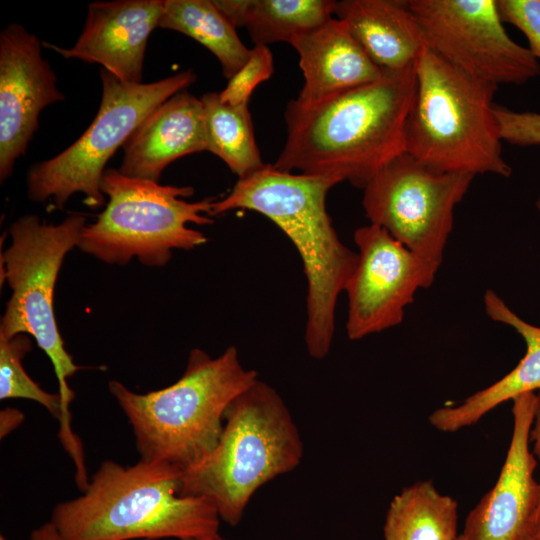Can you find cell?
<instances>
[{
	"mask_svg": "<svg viewBox=\"0 0 540 540\" xmlns=\"http://www.w3.org/2000/svg\"><path fill=\"white\" fill-rule=\"evenodd\" d=\"M416 86L413 64L315 104L291 100L285 109V145L273 166L364 189L405 152V125Z\"/></svg>",
	"mask_w": 540,
	"mask_h": 540,
	"instance_id": "obj_1",
	"label": "cell"
},
{
	"mask_svg": "<svg viewBox=\"0 0 540 540\" xmlns=\"http://www.w3.org/2000/svg\"><path fill=\"white\" fill-rule=\"evenodd\" d=\"M273 71V56L268 46L255 45L244 66L219 92L220 99L231 105H248L254 89L268 80Z\"/></svg>",
	"mask_w": 540,
	"mask_h": 540,
	"instance_id": "obj_25",
	"label": "cell"
},
{
	"mask_svg": "<svg viewBox=\"0 0 540 540\" xmlns=\"http://www.w3.org/2000/svg\"><path fill=\"white\" fill-rule=\"evenodd\" d=\"M456 540H459V539H458V537H457V539H456Z\"/></svg>",
	"mask_w": 540,
	"mask_h": 540,
	"instance_id": "obj_34",
	"label": "cell"
},
{
	"mask_svg": "<svg viewBox=\"0 0 540 540\" xmlns=\"http://www.w3.org/2000/svg\"><path fill=\"white\" fill-rule=\"evenodd\" d=\"M527 540H540V524L537 526V528L533 531V533L529 536Z\"/></svg>",
	"mask_w": 540,
	"mask_h": 540,
	"instance_id": "obj_32",
	"label": "cell"
},
{
	"mask_svg": "<svg viewBox=\"0 0 540 540\" xmlns=\"http://www.w3.org/2000/svg\"><path fill=\"white\" fill-rule=\"evenodd\" d=\"M425 47L466 74L495 85L540 75L531 51L506 32L497 0H408Z\"/></svg>",
	"mask_w": 540,
	"mask_h": 540,
	"instance_id": "obj_11",
	"label": "cell"
},
{
	"mask_svg": "<svg viewBox=\"0 0 540 540\" xmlns=\"http://www.w3.org/2000/svg\"><path fill=\"white\" fill-rule=\"evenodd\" d=\"M158 27L183 33L206 47L216 56L228 80L251 54L212 0H164Z\"/></svg>",
	"mask_w": 540,
	"mask_h": 540,
	"instance_id": "obj_22",
	"label": "cell"
},
{
	"mask_svg": "<svg viewBox=\"0 0 540 540\" xmlns=\"http://www.w3.org/2000/svg\"><path fill=\"white\" fill-rule=\"evenodd\" d=\"M338 183L332 177L265 164L238 179L224 198L213 201L210 211V216L235 209L258 212L291 240L307 280L305 344L317 360L331 349L337 300L358 262V253L341 242L326 209L327 193Z\"/></svg>",
	"mask_w": 540,
	"mask_h": 540,
	"instance_id": "obj_2",
	"label": "cell"
},
{
	"mask_svg": "<svg viewBox=\"0 0 540 540\" xmlns=\"http://www.w3.org/2000/svg\"><path fill=\"white\" fill-rule=\"evenodd\" d=\"M334 14L344 21L369 58L383 71L415 64L425 48L420 25L407 1L341 0Z\"/></svg>",
	"mask_w": 540,
	"mask_h": 540,
	"instance_id": "obj_18",
	"label": "cell"
},
{
	"mask_svg": "<svg viewBox=\"0 0 540 540\" xmlns=\"http://www.w3.org/2000/svg\"><path fill=\"white\" fill-rule=\"evenodd\" d=\"M535 409L530 430V441L533 442V454L540 459V390L535 393ZM540 482V481H539Z\"/></svg>",
	"mask_w": 540,
	"mask_h": 540,
	"instance_id": "obj_29",
	"label": "cell"
},
{
	"mask_svg": "<svg viewBox=\"0 0 540 540\" xmlns=\"http://www.w3.org/2000/svg\"><path fill=\"white\" fill-rule=\"evenodd\" d=\"M458 504L432 481L404 488L388 508L384 540H456Z\"/></svg>",
	"mask_w": 540,
	"mask_h": 540,
	"instance_id": "obj_21",
	"label": "cell"
},
{
	"mask_svg": "<svg viewBox=\"0 0 540 540\" xmlns=\"http://www.w3.org/2000/svg\"><path fill=\"white\" fill-rule=\"evenodd\" d=\"M299 55L304 85L296 99L310 105L380 79L384 72L369 58L346 23L331 18L289 43Z\"/></svg>",
	"mask_w": 540,
	"mask_h": 540,
	"instance_id": "obj_17",
	"label": "cell"
},
{
	"mask_svg": "<svg viewBox=\"0 0 540 540\" xmlns=\"http://www.w3.org/2000/svg\"><path fill=\"white\" fill-rule=\"evenodd\" d=\"M41 55L38 37L18 23L0 33V180L5 181L38 128L40 112L65 99Z\"/></svg>",
	"mask_w": 540,
	"mask_h": 540,
	"instance_id": "obj_13",
	"label": "cell"
},
{
	"mask_svg": "<svg viewBox=\"0 0 540 540\" xmlns=\"http://www.w3.org/2000/svg\"><path fill=\"white\" fill-rule=\"evenodd\" d=\"M358 262L347 281V336L359 340L399 325L419 289L434 282L440 263L413 253L384 228L354 232Z\"/></svg>",
	"mask_w": 540,
	"mask_h": 540,
	"instance_id": "obj_12",
	"label": "cell"
},
{
	"mask_svg": "<svg viewBox=\"0 0 540 540\" xmlns=\"http://www.w3.org/2000/svg\"><path fill=\"white\" fill-rule=\"evenodd\" d=\"M30 540H62L53 524L49 521L35 528Z\"/></svg>",
	"mask_w": 540,
	"mask_h": 540,
	"instance_id": "obj_30",
	"label": "cell"
},
{
	"mask_svg": "<svg viewBox=\"0 0 540 540\" xmlns=\"http://www.w3.org/2000/svg\"><path fill=\"white\" fill-rule=\"evenodd\" d=\"M123 149L120 173L159 183L171 162L207 150L201 99L186 89L176 93L149 114Z\"/></svg>",
	"mask_w": 540,
	"mask_h": 540,
	"instance_id": "obj_16",
	"label": "cell"
},
{
	"mask_svg": "<svg viewBox=\"0 0 540 540\" xmlns=\"http://www.w3.org/2000/svg\"><path fill=\"white\" fill-rule=\"evenodd\" d=\"M535 392L512 399L513 431L497 482L469 512L459 540H527L540 524V482L529 448Z\"/></svg>",
	"mask_w": 540,
	"mask_h": 540,
	"instance_id": "obj_14",
	"label": "cell"
},
{
	"mask_svg": "<svg viewBox=\"0 0 540 540\" xmlns=\"http://www.w3.org/2000/svg\"><path fill=\"white\" fill-rule=\"evenodd\" d=\"M201 101L207 151L223 160L239 179L261 169L265 163L256 143L248 105L225 103L219 92L205 93Z\"/></svg>",
	"mask_w": 540,
	"mask_h": 540,
	"instance_id": "obj_23",
	"label": "cell"
},
{
	"mask_svg": "<svg viewBox=\"0 0 540 540\" xmlns=\"http://www.w3.org/2000/svg\"><path fill=\"white\" fill-rule=\"evenodd\" d=\"M258 379L234 346L217 357L194 348L182 376L165 388L136 393L112 380L108 390L132 427L141 459L184 470L212 452L228 406Z\"/></svg>",
	"mask_w": 540,
	"mask_h": 540,
	"instance_id": "obj_4",
	"label": "cell"
},
{
	"mask_svg": "<svg viewBox=\"0 0 540 540\" xmlns=\"http://www.w3.org/2000/svg\"><path fill=\"white\" fill-rule=\"evenodd\" d=\"M32 350L29 335L0 337V400L28 399L42 405L58 421L62 418L59 393L42 389L25 371L22 361Z\"/></svg>",
	"mask_w": 540,
	"mask_h": 540,
	"instance_id": "obj_24",
	"label": "cell"
},
{
	"mask_svg": "<svg viewBox=\"0 0 540 540\" xmlns=\"http://www.w3.org/2000/svg\"><path fill=\"white\" fill-rule=\"evenodd\" d=\"M535 206H536V208H537V210H538V212L540 214V195H539V197L537 198V200L535 202Z\"/></svg>",
	"mask_w": 540,
	"mask_h": 540,
	"instance_id": "obj_33",
	"label": "cell"
},
{
	"mask_svg": "<svg viewBox=\"0 0 540 540\" xmlns=\"http://www.w3.org/2000/svg\"><path fill=\"white\" fill-rule=\"evenodd\" d=\"M184 540H229L223 537L220 533L212 534L204 537L189 538Z\"/></svg>",
	"mask_w": 540,
	"mask_h": 540,
	"instance_id": "obj_31",
	"label": "cell"
},
{
	"mask_svg": "<svg viewBox=\"0 0 540 540\" xmlns=\"http://www.w3.org/2000/svg\"><path fill=\"white\" fill-rule=\"evenodd\" d=\"M163 11L164 0L92 2L82 33L72 47L45 45L66 59L100 64L123 82L142 83L147 42Z\"/></svg>",
	"mask_w": 540,
	"mask_h": 540,
	"instance_id": "obj_15",
	"label": "cell"
},
{
	"mask_svg": "<svg viewBox=\"0 0 540 540\" xmlns=\"http://www.w3.org/2000/svg\"><path fill=\"white\" fill-rule=\"evenodd\" d=\"M235 27H245L255 45L288 42L324 24L332 0H212Z\"/></svg>",
	"mask_w": 540,
	"mask_h": 540,
	"instance_id": "obj_20",
	"label": "cell"
},
{
	"mask_svg": "<svg viewBox=\"0 0 540 540\" xmlns=\"http://www.w3.org/2000/svg\"><path fill=\"white\" fill-rule=\"evenodd\" d=\"M494 116L502 141L518 146L540 145V112L495 105Z\"/></svg>",
	"mask_w": 540,
	"mask_h": 540,
	"instance_id": "obj_26",
	"label": "cell"
},
{
	"mask_svg": "<svg viewBox=\"0 0 540 540\" xmlns=\"http://www.w3.org/2000/svg\"><path fill=\"white\" fill-rule=\"evenodd\" d=\"M24 414L15 408H5L0 412V436L5 437L23 421Z\"/></svg>",
	"mask_w": 540,
	"mask_h": 540,
	"instance_id": "obj_28",
	"label": "cell"
},
{
	"mask_svg": "<svg viewBox=\"0 0 540 540\" xmlns=\"http://www.w3.org/2000/svg\"><path fill=\"white\" fill-rule=\"evenodd\" d=\"M503 23L515 26L526 37L528 49L540 60V0H497Z\"/></svg>",
	"mask_w": 540,
	"mask_h": 540,
	"instance_id": "obj_27",
	"label": "cell"
},
{
	"mask_svg": "<svg viewBox=\"0 0 540 540\" xmlns=\"http://www.w3.org/2000/svg\"><path fill=\"white\" fill-rule=\"evenodd\" d=\"M299 430L280 394L257 380L228 406L216 447L182 472L179 494L203 497L236 526L259 488L303 458Z\"/></svg>",
	"mask_w": 540,
	"mask_h": 540,
	"instance_id": "obj_5",
	"label": "cell"
},
{
	"mask_svg": "<svg viewBox=\"0 0 540 540\" xmlns=\"http://www.w3.org/2000/svg\"><path fill=\"white\" fill-rule=\"evenodd\" d=\"M416 92L405 152L444 171L509 177L494 116L498 86L476 79L428 48L415 62Z\"/></svg>",
	"mask_w": 540,
	"mask_h": 540,
	"instance_id": "obj_6",
	"label": "cell"
},
{
	"mask_svg": "<svg viewBox=\"0 0 540 540\" xmlns=\"http://www.w3.org/2000/svg\"><path fill=\"white\" fill-rule=\"evenodd\" d=\"M100 189L108 197L97 220L86 224L78 248L107 264L125 265L136 257L151 267H162L173 250H191L207 242L188 224H212L215 198L188 202L190 186L160 185L131 178L118 169L104 171Z\"/></svg>",
	"mask_w": 540,
	"mask_h": 540,
	"instance_id": "obj_8",
	"label": "cell"
},
{
	"mask_svg": "<svg viewBox=\"0 0 540 540\" xmlns=\"http://www.w3.org/2000/svg\"><path fill=\"white\" fill-rule=\"evenodd\" d=\"M183 470L140 459L103 461L82 494L51 513L62 540H161L219 533L221 519L206 498L179 494Z\"/></svg>",
	"mask_w": 540,
	"mask_h": 540,
	"instance_id": "obj_3",
	"label": "cell"
},
{
	"mask_svg": "<svg viewBox=\"0 0 540 540\" xmlns=\"http://www.w3.org/2000/svg\"><path fill=\"white\" fill-rule=\"evenodd\" d=\"M100 78L101 103L90 126L60 154L29 169L30 200H51L54 207L62 208L73 194L82 193L89 208L103 206L100 183L107 162L152 111L197 76L189 69L151 83H127L101 68Z\"/></svg>",
	"mask_w": 540,
	"mask_h": 540,
	"instance_id": "obj_9",
	"label": "cell"
},
{
	"mask_svg": "<svg viewBox=\"0 0 540 540\" xmlns=\"http://www.w3.org/2000/svg\"><path fill=\"white\" fill-rule=\"evenodd\" d=\"M474 177L434 168L403 152L367 183L362 205L370 224L384 228L420 257L441 264L455 208Z\"/></svg>",
	"mask_w": 540,
	"mask_h": 540,
	"instance_id": "obj_10",
	"label": "cell"
},
{
	"mask_svg": "<svg viewBox=\"0 0 540 540\" xmlns=\"http://www.w3.org/2000/svg\"><path fill=\"white\" fill-rule=\"evenodd\" d=\"M85 217L73 214L59 224H49L37 215L18 218L9 229L11 243L1 253V280L11 296L5 304L0 337L31 336L50 359L62 400L58 438L72 443L70 404L75 393L68 379L84 367L66 351L54 313V290L65 256L78 247Z\"/></svg>",
	"mask_w": 540,
	"mask_h": 540,
	"instance_id": "obj_7",
	"label": "cell"
},
{
	"mask_svg": "<svg viewBox=\"0 0 540 540\" xmlns=\"http://www.w3.org/2000/svg\"><path fill=\"white\" fill-rule=\"evenodd\" d=\"M487 315L512 327L524 340L526 352L519 363L503 378L477 391L456 406H444L429 417L431 425L443 432H455L471 426L486 413L518 395L540 390V327L514 313L492 290L484 295Z\"/></svg>",
	"mask_w": 540,
	"mask_h": 540,
	"instance_id": "obj_19",
	"label": "cell"
}]
</instances>
